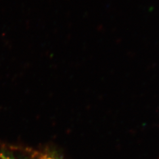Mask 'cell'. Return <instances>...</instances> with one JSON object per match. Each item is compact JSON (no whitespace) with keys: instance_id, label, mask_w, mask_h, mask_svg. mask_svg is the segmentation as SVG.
<instances>
[{"instance_id":"1","label":"cell","mask_w":159,"mask_h":159,"mask_svg":"<svg viewBox=\"0 0 159 159\" xmlns=\"http://www.w3.org/2000/svg\"><path fill=\"white\" fill-rule=\"evenodd\" d=\"M0 159H8V158H6L5 157H1V158Z\"/></svg>"},{"instance_id":"2","label":"cell","mask_w":159,"mask_h":159,"mask_svg":"<svg viewBox=\"0 0 159 159\" xmlns=\"http://www.w3.org/2000/svg\"><path fill=\"white\" fill-rule=\"evenodd\" d=\"M50 159V158H48V159Z\"/></svg>"}]
</instances>
